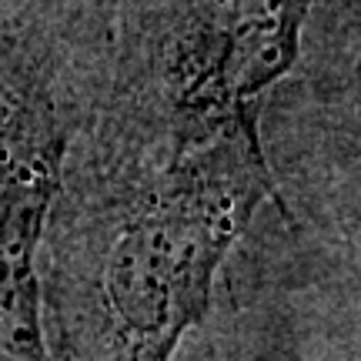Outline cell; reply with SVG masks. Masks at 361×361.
<instances>
[{
  "instance_id": "1",
  "label": "cell",
  "mask_w": 361,
  "mask_h": 361,
  "mask_svg": "<svg viewBox=\"0 0 361 361\" xmlns=\"http://www.w3.org/2000/svg\"><path fill=\"white\" fill-rule=\"evenodd\" d=\"M261 204L281 211L261 121L184 144L94 107L40 245L51 361H174Z\"/></svg>"
},
{
  "instance_id": "2",
  "label": "cell",
  "mask_w": 361,
  "mask_h": 361,
  "mask_svg": "<svg viewBox=\"0 0 361 361\" xmlns=\"http://www.w3.org/2000/svg\"><path fill=\"white\" fill-rule=\"evenodd\" d=\"M114 0L0 4V361H51L40 245L111 61Z\"/></svg>"
},
{
  "instance_id": "3",
  "label": "cell",
  "mask_w": 361,
  "mask_h": 361,
  "mask_svg": "<svg viewBox=\"0 0 361 361\" xmlns=\"http://www.w3.org/2000/svg\"><path fill=\"white\" fill-rule=\"evenodd\" d=\"M308 13L311 0H114L97 107L184 144L261 121Z\"/></svg>"
},
{
  "instance_id": "4",
  "label": "cell",
  "mask_w": 361,
  "mask_h": 361,
  "mask_svg": "<svg viewBox=\"0 0 361 361\" xmlns=\"http://www.w3.org/2000/svg\"><path fill=\"white\" fill-rule=\"evenodd\" d=\"M288 228L305 214L361 268V0H311L295 71L261 111Z\"/></svg>"
},
{
  "instance_id": "5",
  "label": "cell",
  "mask_w": 361,
  "mask_h": 361,
  "mask_svg": "<svg viewBox=\"0 0 361 361\" xmlns=\"http://www.w3.org/2000/svg\"><path fill=\"white\" fill-rule=\"evenodd\" d=\"M0 4H4V0H0Z\"/></svg>"
}]
</instances>
